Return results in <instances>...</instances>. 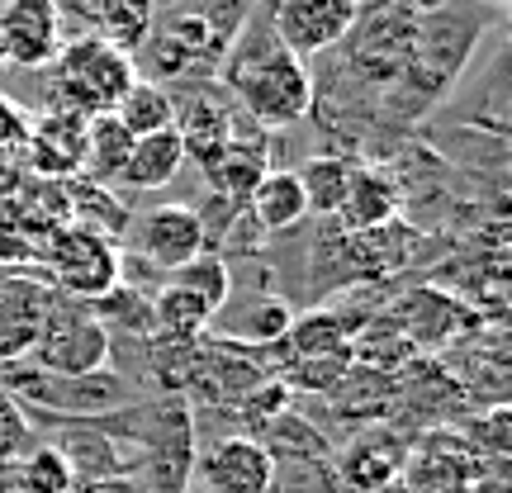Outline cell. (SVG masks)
I'll list each match as a JSON object with an SVG mask.
<instances>
[{
  "mask_svg": "<svg viewBox=\"0 0 512 493\" xmlns=\"http://www.w3.org/2000/svg\"><path fill=\"white\" fill-rule=\"evenodd\" d=\"M403 451L408 441H399L389 427H375V432H361L347 451L337 456V479L347 484L351 493H384L394 489L403 465Z\"/></svg>",
  "mask_w": 512,
  "mask_h": 493,
  "instance_id": "15",
  "label": "cell"
},
{
  "mask_svg": "<svg viewBox=\"0 0 512 493\" xmlns=\"http://www.w3.org/2000/svg\"><path fill=\"white\" fill-rule=\"evenodd\" d=\"M0 67H5V48H0Z\"/></svg>",
  "mask_w": 512,
  "mask_h": 493,
  "instance_id": "38",
  "label": "cell"
},
{
  "mask_svg": "<svg viewBox=\"0 0 512 493\" xmlns=\"http://www.w3.org/2000/svg\"><path fill=\"white\" fill-rule=\"evenodd\" d=\"M176 100L157 86V81H133L124 91V100L114 105V119L133 133V138H147V133H162V128H176Z\"/></svg>",
  "mask_w": 512,
  "mask_h": 493,
  "instance_id": "28",
  "label": "cell"
},
{
  "mask_svg": "<svg viewBox=\"0 0 512 493\" xmlns=\"http://www.w3.org/2000/svg\"><path fill=\"white\" fill-rule=\"evenodd\" d=\"M451 0H408V10L413 15H437V10H446Z\"/></svg>",
  "mask_w": 512,
  "mask_h": 493,
  "instance_id": "37",
  "label": "cell"
},
{
  "mask_svg": "<svg viewBox=\"0 0 512 493\" xmlns=\"http://www.w3.org/2000/svg\"><path fill=\"white\" fill-rule=\"evenodd\" d=\"M67 432L53 441L57 451L67 456V465H72V479H105V475H124L119 465H124V456H119V446H114L105 432H95L91 418L86 422H62Z\"/></svg>",
  "mask_w": 512,
  "mask_h": 493,
  "instance_id": "25",
  "label": "cell"
},
{
  "mask_svg": "<svg viewBox=\"0 0 512 493\" xmlns=\"http://www.w3.org/2000/svg\"><path fill=\"white\" fill-rule=\"evenodd\" d=\"M29 124H34L29 110L0 95V152H19V143L29 138Z\"/></svg>",
  "mask_w": 512,
  "mask_h": 493,
  "instance_id": "34",
  "label": "cell"
},
{
  "mask_svg": "<svg viewBox=\"0 0 512 493\" xmlns=\"http://www.w3.org/2000/svg\"><path fill=\"white\" fill-rule=\"evenodd\" d=\"M209 252V233H204L200 209L185 204H157L138 219V256L152 261L162 275H171L176 266H185L190 256Z\"/></svg>",
  "mask_w": 512,
  "mask_h": 493,
  "instance_id": "12",
  "label": "cell"
},
{
  "mask_svg": "<svg viewBox=\"0 0 512 493\" xmlns=\"http://www.w3.org/2000/svg\"><path fill=\"white\" fill-rule=\"evenodd\" d=\"M133 152V133H128L114 114H95L86 119V157H81V181L114 185L124 176V162Z\"/></svg>",
  "mask_w": 512,
  "mask_h": 493,
  "instance_id": "23",
  "label": "cell"
},
{
  "mask_svg": "<svg viewBox=\"0 0 512 493\" xmlns=\"http://www.w3.org/2000/svg\"><path fill=\"white\" fill-rule=\"evenodd\" d=\"M176 290L185 294H195L204 309H209V318L228 304V294H233V271H228V261H223L219 252H200V256H190L185 266H176V271L166 275Z\"/></svg>",
  "mask_w": 512,
  "mask_h": 493,
  "instance_id": "29",
  "label": "cell"
},
{
  "mask_svg": "<svg viewBox=\"0 0 512 493\" xmlns=\"http://www.w3.org/2000/svg\"><path fill=\"white\" fill-rule=\"evenodd\" d=\"M29 366L53 370V375H91L110 366V328L91 313L86 299L57 294L43 328H38L34 351L24 356Z\"/></svg>",
  "mask_w": 512,
  "mask_h": 493,
  "instance_id": "4",
  "label": "cell"
},
{
  "mask_svg": "<svg viewBox=\"0 0 512 493\" xmlns=\"http://www.w3.org/2000/svg\"><path fill=\"white\" fill-rule=\"evenodd\" d=\"M95 38L133 57L152 43V0H100L95 10Z\"/></svg>",
  "mask_w": 512,
  "mask_h": 493,
  "instance_id": "26",
  "label": "cell"
},
{
  "mask_svg": "<svg viewBox=\"0 0 512 493\" xmlns=\"http://www.w3.org/2000/svg\"><path fill=\"white\" fill-rule=\"evenodd\" d=\"M67 209H72V223L91 228L100 238H119L124 228H133L128 209L114 200L110 185H95V181H67Z\"/></svg>",
  "mask_w": 512,
  "mask_h": 493,
  "instance_id": "27",
  "label": "cell"
},
{
  "mask_svg": "<svg viewBox=\"0 0 512 493\" xmlns=\"http://www.w3.org/2000/svg\"><path fill=\"white\" fill-rule=\"evenodd\" d=\"M0 389L15 403H24L29 413H53L57 422H86L138 403L133 384L114 375L110 366L91 370V375H53L29 361H10V366H0Z\"/></svg>",
  "mask_w": 512,
  "mask_h": 493,
  "instance_id": "1",
  "label": "cell"
},
{
  "mask_svg": "<svg viewBox=\"0 0 512 493\" xmlns=\"http://www.w3.org/2000/svg\"><path fill=\"white\" fill-rule=\"evenodd\" d=\"M351 166L347 157H332V152H318L304 171H294L299 185H304V200H309V214H337L342 209V195L351 185Z\"/></svg>",
  "mask_w": 512,
  "mask_h": 493,
  "instance_id": "30",
  "label": "cell"
},
{
  "mask_svg": "<svg viewBox=\"0 0 512 493\" xmlns=\"http://www.w3.org/2000/svg\"><path fill=\"white\" fill-rule=\"evenodd\" d=\"M209 493H271L275 489V456L256 437H223L204 456H195Z\"/></svg>",
  "mask_w": 512,
  "mask_h": 493,
  "instance_id": "13",
  "label": "cell"
},
{
  "mask_svg": "<svg viewBox=\"0 0 512 493\" xmlns=\"http://www.w3.org/2000/svg\"><path fill=\"white\" fill-rule=\"evenodd\" d=\"M403 185L384 166H351V185L342 195V223L351 233H380L389 223H399Z\"/></svg>",
  "mask_w": 512,
  "mask_h": 493,
  "instance_id": "16",
  "label": "cell"
},
{
  "mask_svg": "<svg viewBox=\"0 0 512 493\" xmlns=\"http://www.w3.org/2000/svg\"><path fill=\"white\" fill-rule=\"evenodd\" d=\"M233 128H238L233 124V114L223 110L219 100L200 95L185 114H176V133H181L185 162H195L200 171H209V166L223 157V147H228V138H233Z\"/></svg>",
  "mask_w": 512,
  "mask_h": 493,
  "instance_id": "19",
  "label": "cell"
},
{
  "mask_svg": "<svg viewBox=\"0 0 512 493\" xmlns=\"http://www.w3.org/2000/svg\"><path fill=\"white\" fill-rule=\"evenodd\" d=\"M351 328L337 318V313H304V318H294L290 328H285V337L275 342V351L280 361H304V356H337V351H351Z\"/></svg>",
  "mask_w": 512,
  "mask_h": 493,
  "instance_id": "24",
  "label": "cell"
},
{
  "mask_svg": "<svg viewBox=\"0 0 512 493\" xmlns=\"http://www.w3.org/2000/svg\"><path fill=\"white\" fill-rule=\"evenodd\" d=\"M19 185V171H15V162H10V152H0V200L10 195Z\"/></svg>",
  "mask_w": 512,
  "mask_h": 493,
  "instance_id": "36",
  "label": "cell"
},
{
  "mask_svg": "<svg viewBox=\"0 0 512 493\" xmlns=\"http://www.w3.org/2000/svg\"><path fill=\"white\" fill-rule=\"evenodd\" d=\"M72 489V465L53 441H34L15 465L0 470V493H67Z\"/></svg>",
  "mask_w": 512,
  "mask_h": 493,
  "instance_id": "21",
  "label": "cell"
},
{
  "mask_svg": "<svg viewBox=\"0 0 512 493\" xmlns=\"http://www.w3.org/2000/svg\"><path fill=\"white\" fill-rule=\"evenodd\" d=\"M266 171H271V166H266V133L242 138L238 128H233V138H228V147H223V157L204 171V181L214 185L219 200L247 209V195L256 190V181H261Z\"/></svg>",
  "mask_w": 512,
  "mask_h": 493,
  "instance_id": "17",
  "label": "cell"
},
{
  "mask_svg": "<svg viewBox=\"0 0 512 493\" xmlns=\"http://www.w3.org/2000/svg\"><path fill=\"white\" fill-rule=\"evenodd\" d=\"M228 86L238 91V100L252 114V124L261 128L294 124L313 105V81L304 72V57L285 53L275 38L266 48H256V53H242L228 67Z\"/></svg>",
  "mask_w": 512,
  "mask_h": 493,
  "instance_id": "3",
  "label": "cell"
},
{
  "mask_svg": "<svg viewBox=\"0 0 512 493\" xmlns=\"http://www.w3.org/2000/svg\"><path fill=\"white\" fill-rule=\"evenodd\" d=\"M67 493H147V489L128 475H105V479H72Z\"/></svg>",
  "mask_w": 512,
  "mask_h": 493,
  "instance_id": "35",
  "label": "cell"
},
{
  "mask_svg": "<svg viewBox=\"0 0 512 493\" xmlns=\"http://www.w3.org/2000/svg\"><path fill=\"white\" fill-rule=\"evenodd\" d=\"M57 290L34 271L5 275L0 271V366L24 361L38 342V328L53 309Z\"/></svg>",
  "mask_w": 512,
  "mask_h": 493,
  "instance_id": "10",
  "label": "cell"
},
{
  "mask_svg": "<svg viewBox=\"0 0 512 493\" xmlns=\"http://www.w3.org/2000/svg\"><path fill=\"white\" fill-rule=\"evenodd\" d=\"M29 446H34V418H29V408L0 389V470L15 465Z\"/></svg>",
  "mask_w": 512,
  "mask_h": 493,
  "instance_id": "32",
  "label": "cell"
},
{
  "mask_svg": "<svg viewBox=\"0 0 512 493\" xmlns=\"http://www.w3.org/2000/svg\"><path fill=\"white\" fill-rule=\"evenodd\" d=\"M204 328H209V309H204L195 294H185L171 280H162L157 294H152V342L157 347H185Z\"/></svg>",
  "mask_w": 512,
  "mask_h": 493,
  "instance_id": "20",
  "label": "cell"
},
{
  "mask_svg": "<svg viewBox=\"0 0 512 493\" xmlns=\"http://www.w3.org/2000/svg\"><path fill=\"white\" fill-rule=\"evenodd\" d=\"M247 209L252 219L261 223V233H285L309 214V200H304V185L294 171H266L256 190L247 195Z\"/></svg>",
  "mask_w": 512,
  "mask_h": 493,
  "instance_id": "22",
  "label": "cell"
},
{
  "mask_svg": "<svg viewBox=\"0 0 512 493\" xmlns=\"http://www.w3.org/2000/svg\"><path fill=\"white\" fill-rule=\"evenodd\" d=\"M53 67V95L62 110H76L95 119V114H114V105L124 100V91L138 81L133 57H124L119 48H110L105 38L81 34L62 38Z\"/></svg>",
  "mask_w": 512,
  "mask_h": 493,
  "instance_id": "2",
  "label": "cell"
},
{
  "mask_svg": "<svg viewBox=\"0 0 512 493\" xmlns=\"http://www.w3.org/2000/svg\"><path fill=\"white\" fill-rule=\"evenodd\" d=\"M185 166V147L176 128H162V133H147V138H133V152L124 162V176L119 181L128 190H162L181 176Z\"/></svg>",
  "mask_w": 512,
  "mask_h": 493,
  "instance_id": "18",
  "label": "cell"
},
{
  "mask_svg": "<svg viewBox=\"0 0 512 493\" xmlns=\"http://www.w3.org/2000/svg\"><path fill=\"white\" fill-rule=\"evenodd\" d=\"M38 261L48 266L43 280L67 299H100L105 290L119 285V247L110 238H100L81 223H62L48 238L38 242Z\"/></svg>",
  "mask_w": 512,
  "mask_h": 493,
  "instance_id": "5",
  "label": "cell"
},
{
  "mask_svg": "<svg viewBox=\"0 0 512 493\" xmlns=\"http://www.w3.org/2000/svg\"><path fill=\"white\" fill-rule=\"evenodd\" d=\"M24 152V171L43 176V181H72L81 176V157H86V114L76 110H48L29 124V138L19 143Z\"/></svg>",
  "mask_w": 512,
  "mask_h": 493,
  "instance_id": "9",
  "label": "cell"
},
{
  "mask_svg": "<svg viewBox=\"0 0 512 493\" xmlns=\"http://www.w3.org/2000/svg\"><path fill=\"white\" fill-rule=\"evenodd\" d=\"M508 413L494 408L489 418H475V427L465 432V441L479 451V460H508Z\"/></svg>",
  "mask_w": 512,
  "mask_h": 493,
  "instance_id": "33",
  "label": "cell"
},
{
  "mask_svg": "<svg viewBox=\"0 0 512 493\" xmlns=\"http://www.w3.org/2000/svg\"><path fill=\"white\" fill-rule=\"evenodd\" d=\"M294 323V313H290V304L285 299H252L247 304V313H242V323L233 328V342H242V347H275L280 337H285V328Z\"/></svg>",
  "mask_w": 512,
  "mask_h": 493,
  "instance_id": "31",
  "label": "cell"
},
{
  "mask_svg": "<svg viewBox=\"0 0 512 493\" xmlns=\"http://www.w3.org/2000/svg\"><path fill=\"white\" fill-rule=\"evenodd\" d=\"M0 48L15 67H48L62 48V5L57 0H5L0 5Z\"/></svg>",
  "mask_w": 512,
  "mask_h": 493,
  "instance_id": "11",
  "label": "cell"
},
{
  "mask_svg": "<svg viewBox=\"0 0 512 493\" xmlns=\"http://www.w3.org/2000/svg\"><path fill=\"white\" fill-rule=\"evenodd\" d=\"M361 24V0H271V38L294 57L337 48Z\"/></svg>",
  "mask_w": 512,
  "mask_h": 493,
  "instance_id": "8",
  "label": "cell"
},
{
  "mask_svg": "<svg viewBox=\"0 0 512 493\" xmlns=\"http://www.w3.org/2000/svg\"><path fill=\"white\" fill-rule=\"evenodd\" d=\"M479 479H484V460L465 441V432L437 427V432H422L418 441H408L394 489L399 493H479Z\"/></svg>",
  "mask_w": 512,
  "mask_h": 493,
  "instance_id": "6",
  "label": "cell"
},
{
  "mask_svg": "<svg viewBox=\"0 0 512 493\" xmlns=\"http://www.w3.org/2000/svg\"><path fill=\"white\" fill-rule=\"evenodd\" d=\"M389 323L408 337V347H413V351H437V347H446V342L465 337L470 328H479V318L465 309L460 299L437 294V290L403 294V304L394 309V318H389Z\"/></svg>",
  "mask_w": 512,
  "mask_h": 493,
  "instance_id": "14",
  "label": "cell"
},
{
  "mask_svg": "<svg viewBox=\"0 0 512 493\" xmlns=\"http://www.w3.org/2000/svg\"><path fill=\"white\" fill-rule=\"evenodd\" d=\"M143 446H147V489L152 493H185L190 475H195V418L190 403L176 399L143 408Z\"/></svg>",
  "mask_w": 512,
  "mask_h": 493,
  "instance_id": "7",
  "label": "cell"
}]
</instances>
